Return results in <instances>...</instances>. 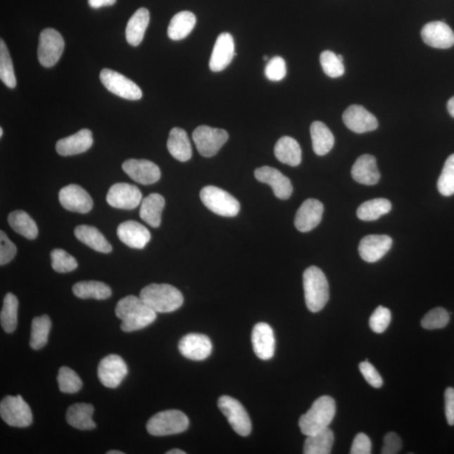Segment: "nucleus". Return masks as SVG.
Wrapping results in <instances>:
<instances>
[{"label": "nucleus", "instance_id": "9", "mask_svg": "<svg viewBox=\"0 0 454 454\" xmlns=\"http://www.w3.org/2000/svg\"><path fill=\"white\" fill-rule=\"evenodd\" d=\"M218 408L237 434L246 436L251 434L252 422L248 412L239 401L228 396H223L218 401Z\"/></svg>", "mask_w": 454, "mask_h": 454}, {"label": "nucleus", "instance_id": "53", "mask_svg": "<svg viewBox=\"0 0 454 454\" xmlns=\"http://www.w3.org/2000/svg\"><path fill=\"white\" fill-rule=\"evenodd\" d=\"M445 413L448 425H454V389L449 387L445 391Z\"/></svg>", "mask_w": 454, "mask_h": 454}, {"label": "nucleus", "instance_id": "34", "mask_svg": "<svg viewBox=\"0 0 454 454\" xmlns=\"http://www.w3.org/2000/svg\"><path fill=\"white\" fill-rule=\"evenodd\" d=\"M72 292L80 299L106 300L112 295L109 285L99 281H81L73 285Z\"/></svg>", "mask_w": 454, "mask_h": 454}, {"label": "nucleus", "instance_id": "18", "mask_svg": "<svg viewBox=\"0 0 454 454\" xmlns=\"http://www.w3.org/2000/svg\"><path fill=\"white\" fill-rule=\"evenodd\" d=\"M343 122L352 132L362 134L373 132L378 128V120L365 107L358 105L349 106L343 115Z\"/></svg>", "mask_w": 454, "mask_h": 454}, {"label": "nucleus", "instance_id": "51", "mask_svg": "<svg viewBox=\"0 0 454 454\" xmlns=\"http://www.w3.org/2000/svg\"><path fill=\"white\" fill-rule=\"evenodd\" d=\"M402 448V441L396 432H389L384 436V446L382 453L383 454H396L401 451Z\"/></svg>", "mask_w": 454, "mask_h": 454}, {"label": "nucleus", "instance_id": "20", "mask_svg": "<svg viewBox=\"0 0 454 454\" xmlns=\"http://www.w3.org/2000/svg\"><path fill=\"white\" fill-rule=\"evenodd\" d=\"M234 39L230 33L224 32L220 34L212 51L210 60V68L213 72L224 70L232 63L235 57Z\"/></svg>", "mask_w": 454, "mask_h": 454}, {"label": "nucleus", "instance_id": "7", "mask_svg": "<svg viewBox=\"0 0 454 454\" xmlns=\"http://www.w3.org/2000/svg\"><path fill=\"white\" fill-rule=\"evenodd\" d=\"M0 416L8 426L24 428L32 425V410L20 396L4 397L0 403Z\"/></svg>", "mask_w": 454, "mask_h": 454}, {"label": "nucleus", "instance_id": "59", "mask_svg": "<svg viewBox=\"0 0 454 454\" xmlns=\"http://www.w3.org/2000/svg\"><path fill=\"white\" fill-rule=\"evenodd\" d=\"M3 134H4L3 128H0V137H3Z\"/></svg>", "mask_w": 454, "mask_h": 454}, {"label": "nucleus", "instance_id": "17", "mask_svg": "<svg viewBox=\"0 0 454 454\" xmlns=\"http://www.w3.org/2000/svg\"><path fill=\"white\" fill-rule=\"evenodd\" d=\"M182 355L194 361H202L212 352V343L208 336L198 333H190L182 339L179 343Z\"/></svg>", "mask_w": 454, "mask_h": 454}, {"label": "nucleus", "instance_id": "13", "mask_svg": "<svg viewBox=\"0 0 454 454\" xmlns=\"http://www.w3.org/2000/svg\"><path fill=\"white\" fill-rule=\"evenodd\" d=\"M106 201L114 208L133 210L141 204L142 194L135 185L118 183L111 186L108 191Z\"/></svg>", "mask_w": 454, "mask_h": 454}, {"label": "nucleus", "instance_id": "36", "mask_svg": "<svg viewBox=\"0 0 454 454\" xmlns=\"http://www.w3.org/2000/svg\"><path fill=\"white\" fill-rule=\"evenodd\" d=\"M8 222L11 227L18 234L29 240L36 239L38 236V227L34 220L23 210L11 212L8 216Z\"/></svg>", "mask_w": 454, "mask_h": 454}, {"label": "nucleus", "instance_id": "10", "mask_svg": "<svg viewBox=\"0 0 454 454\" xmlns=\"http://www.w3.org/2000/svg\"><path fill=\"white\" fill-rule=\"evenodd\" d=\"M63 50L64 40L58 30L51 28L42 30L39 37L38 59L43 67H53Z\"/></svg>", "mask_w": 454, "mask_h": 454}, {"label": "nucleus", "instance_id": "4", "mask_svg": "<svg viewBox=\"0 0 454 454\" xmlns=\"http://www.w3.org/2000/svg\"><path fill=\"white\" fill-rule=\"evenodd\" d=\"M305 299L311 313L322 310L329 301V285L324 272L315 266L308 267L303 275Z\"/></svg>", "mask_w": 454, "mask_h": 454}, {"label": "nucleus", "instance_id": "19", "mask_svg": "<svg viewBox=\"0 0 454 454\" xmlns=\"http://www.w3.org/2000/svg\"><path fill=\"white\" fill-rule=\"evenodd\" d=\"M421 34L423 42L434 49H448L454 45L453 30L444 21L427 23Z\"/></svg>", "mask_w": 454, "mask_h": 454}, {"label": "nucleus", "instance_id": "42", "mask_svg": "<svg viewBox=\"0 0 454 454\" xmlns=\"http://www.w3.org/2000/svg\"><path fill=\"white\" fill-rule=\"evenodd\" d=\"M58 383L61 392L75 393L79 392L83 387V382L70 367H62L59 370Z\"/></svg>", "mask_w": 454, "mask_h": 454}, {"label": "nucleus", "instance_id": "44", "mask_svg": "<svg viewBox=\"0 0 454 454\" xmlns=\"http://www.w3.org/2000/svg\"><path fill=\"white\" fill-rule=\"evenodd\" d=\"M439 191L443 196L454 194V153L449 156L445 163L442 174L438 181Z\"/></svg>", "mask_w": 454, "mask_h": 454}, {"label": "nucleus", "instance_id": "37", "mask_svg": "<svg viewBox=\"0 0 454 454\" xmlns=\"http://www.w3.org/2000/svg\"><path fill=\"white\" fill-rule=\"evenodd\" d=\"M334 434L329 427L317 434L307 436L304 445L305 454H329L334 443Z\"/></svg>", "mask_w": 454, "mask_h": 454}, {"label": "nucleus", "instance_id": "3", "mask_svg": "<svg viewBox=\"0 0 454 454\" xmlns=\"http://www.w3.org/2000/svg\"><path fill=\"white\" fill-rule=\"evenodd\" d=\"M336 414L335 401L331 396L318 398L305 415L301 417L299 427L303 434H317L329 427Z\"/></svg>", "mask_w": 454, "mask_h": 454}, {"label": "nucleus", "instance_id": "40", "mask_svg": "<svg viewBox=\"0 0 454 454\" xmlns=\"http://www.w3.org/2000/svg\"><path fill=\"white\" fill-rule=\"evenodd\" d=\"M51 322L49 315H44L33 319L30 332V346L34 350L44 348L49 341Z\"/></svg>", "mask_w": 454, "mask_h": 454}, {"label": "nucleus", "instance_id": "30", "mask_svg": "<svg viewBox=\"0 0 454 454\" xmlns=\"http://www.w3.org/2000/svg\"><path fill=\"white\" fill-rule=\"evenodd\" d=\"M149 21L150 14L146 8H141L134 13L125 29V37L130 45L137 46L141 44Z\"/></svg>", "mask_w": 454, "mask_h": 454}, {"label": "nucleus", "instance_id": "31", "mask_svg": "<svg viewBox=\"0 0 454 454\" xmlns=\"http://www.w3.org/2000/svg\"><path fill=\"white\" fill-rule=\"evenodd\" d=\"M275 154L280 163L291 167L300 165L301 163V146L292 137H281L275 146Z\"/></svg>", "mask_w": 454, "mask_h": 454}, {"label": "nucleus", "instance_id": "24", "mask_svg": "<svg viewBox=\"0 0 454 454\" xmlns=\"http://www.w3.org/2000/svg\"><path fill=\"white\" fill-rule=\"evenodd\" d=\"M254 353L262 360H269L275 355V339L274 331L269 324L258 323L252 334Z\"/></svg>", "mask_w": 454, "mask_h": 454}, {"label": "nucleus", "instance_id": "2", "mask_svg": "<svg viewBox=\"0 0 454 454\" xmlns=\"http://www.w3.org/2000/svg\"><path fill=\"white\" fill-rule=\"evenodd\" d=\"M140 297L157 313H170L180 308L184 296L178 289L167 284H151L141 289Z\"/></svg>", "mask_w": 454, "mask_h": 454}, {"label": "nucleus", "instance_id": "5", "mask_svg": "<svg viewBox=\"0 0 454 454\" xmlns=\"http://www.w3.org/2000/svg\"><path fill=\"white\" fill-rule=\"evenodd\" d=\"M189 418L178 410H168L151 417L146 424L149 434L163 436L181 434L188 429Z\"/></svg>", "mask_w": 454, "mask_h": 454}, {"label": "nucleus", "instance_id": "35", "mask_svg": "<svg viewBox=\"0 0 454 454\" xmlns=\"http://www.w3.org/2000/svg\"><path fill=\"white\" fill-rule=\"evenodd\" d=\"M196 24V17L192 12L181 11L172 17L168 28V34L172 40L179 41L191 33Z\"/></svg>", "mask_w": 454, "mask_h": 454}, {"label": "nucleus", "instance_id": "27", "mask_svg": "<svg viewBox=\"0 0 454 454\" xmlns=\"http://www.w3.org/2000/svg\"><path fill=\"white\" fill-rule=\"evenodd\" d=\"M168 150L179 162H187L192 157V146L184 130L172 128L167 142Z\"/></svg>", "mask_w": 454, "mask_h": 454}, {"label": "nucleus", "instance_id": "46", "mask_svg": "<svg viewBox=\"0 0 454 454\" xmlns=\"http://www.w3.org/2000/svg\"><path fill=\"white\" fill-rule=\"evenodd\" d=\"M320 61H321L324 72L328 77L335 79V77H339L344 75L345 68L343 63L341 62L337 55L332 53V51H324L321 54Z\"/></svg>", "mask_w": 454, "mask_h": 454}, {"label": "nucleus", "instance_id": "16", "mask_svg": "<svg viewBox=\"0 0 454 454\" xmlns=\"http://www.w3.org/2000/svg\"><path fill=\"white\" fill-rule=\"evenodd\" d=\"M122 168L130 178L141 184H153L161 178L158 166L149 160L128 159L123 163Z\"/></svg>", "mask_w": 454, "mask_h": 454}, {"label": "nucleus", "instance_id": "57", "mask_svg": "<svg viewBox=\"0 0 454 454\" xmlns=\"http://www.w3.org/2000/svg\"><path fill=\"white\" fill-rule=\"evenodd\" d=\"M107 454H124V453L118 450H111L107 452Z\"/></svg>", "mask_w": 454, "mask_h": 454}, {"label": "nucleus", "instance_id": "43", "mask_svg": "<svg viewBox=\"0 0 454 454\" xmlns=\"http://www.w3.org/2000/svg\"><path fill=\"white\" fill-rule=\"evenodd\" d=\"M51 267L59 274L75 270L77 267V262L75 257L69 254L63 249H54L51 253Z\"/></svg>", "mask_w": 454, "mask_h": 454}, {"label": "nucleus", "instance_id": "56", "mask_svg": "<svg viewBox=\"0 0 454 454\" xmlns=\"http://www.w3.org/2000/svg\"><path fill=\"white\" fill-rule=\"evenodd\" d=\"M167 454H186V452L180 450V449H172V450L167 452Z\"/></svg>", "mask_w": 454, "mask_h": 454}, {"label": "nucleus", "instance_id": "28", "mask_svg": "<svg viewBox=\"0 0 454 454\" xmlns=\"http://www.w3.org/2000/svg\"><path fill=\"white\" fill-rule=\"evenodd\" d=\"M94 408L87 403L73 404L68 409L66 420L69 425L76 429L86 431L93 430L96 427L92 419Z\"/></svg>", "mask_w": 454, "mask_h": 454}, {"label": "nucleus", "instance_id": "41", "mask_svg": "<svg viewBox=\"0 0 454 454\" xmlns=\"http://www.w3.org/2000/svg\"><path fill=\"white\" fill-rule=\"evenodd\" d=\"M0 79L8 88L14 89L16 86L14 67L6 43L3 40L0 41Z\"/></svg>", "mask_w": 454, "mask_h": 454}, {"label": "nucleus", "instance_id": "25", "mask_svg": "<svg viewBox=\"0 0 454 454\" xmlns=\"http://www.w3.org/2000/svg\"><path fill=\"white\" fill-rule=\"evenodd\" d=\"M93 142L92 132L88 129H83L70 137L59 140L56 145V150L63 157L75 156L87 151L92 146Z\"/></svg>", "mask_w": 454, "mask_h": 454}, {"label": "nucleus", "instance_id": "32", "mask_svg": "<svg viewBox=\"0 0 454 454\" xmlns=\"http://www.w3.org/2000/svg\"><path fill=\"white\" fill-rule=\"evenodd\" d=\"M75 234L81 242L99 253H110L112 251L110 242L96 227L82 225L75 228Z\"/></svg>", "mask_w": 454, "mask_h": 454}, {"label": "nucleus", "instance_id": "23", "mask_svg": "<svg viewBox=\"0 0 454 454\" xmlns=\"http://www.w3.org/2000/svg\"><path fill=\"white\" fill-rule=\"evenodd\" d=\"M119 239L129 248L144 249L151 240V233L144 225L136 220H127L118 228Z\"/></svg>", "mask_w": 454, "mask_h": 454}, {"label": "nucleus", "instance_id": "14", "mask_svg": "<svg viewBox=\"0 0 454 454\" xmlns=\"http://www.w3.org/2000/svg\"><path fill=\"white\" fill-rule=\"evenodd\" d=\"M58 197L60 204L69 211L87 214L93 208L92 198L80 185L70 184L63 187L60 190Z\"/></svg>", "mask_w": 454, "mask_h": 454}, {"label": "nucleus", "instance_id": "54", "mask_svg": "<svg viewBox=\"0 0 454 454\" xmlns=\"http://www.w3.org/2000/svg\"><path fill=\"white\" fill-rule=\"evenodd\" d=\"M116 0H89V6L94 8L113 6Z\"/></svg>", "mask_w": 454, "mask_h": 454}, {"label": "nucleus", "instance_id": "8", "mask_svg": "<svg viewBox=\"0 0 454 454\" xmlns=\"http://www.w3.org/2000/svg\"><path fill=\"white\" fill-rule=\"evenodd\" d=\"M196 149L203 157H213L228 141L229 135L223 129L201 125L192 134Z\"/></svg>", "mask_w": 454, "mask_h": 454}, {"label": "nucleus", "instance_id": "15", "mask_svg": "<svg viewBox=\"0 0 454 454\" xmlns=\"http://www.w3.org/2000/svg\"><path fill=\"white\" fill-rule=\"evenodd\" d=\"M255 178L260 183L270 186L275 196L280 200H288L293 193L291 180L275 168L263 166L254 172Z\"/></svg>", "mask_w": 454, "mask_h": 454}, {"label": "nucleus", "instance_id": "1", "mask_svg": "<svg viewBox=\"0 0 454 454\" xmlns=\"http://www.w3.org/2000/svg\"><path fill=\"white\" fill-rule=\"evenodd\" d=\"M115 315L122 321L120 328L125 332L144 329L157 318V313L151 310L141 297L128 296L116 305Z\"/></svg>", "mask_w": 454, "mask_h": 454}, {"label": "nucleus", "instance_id": "29", "mask_svg": "<svg viewBox=\"0 0 454 454\" xmlns=\"http://www.w3.org/2000/svg\"><path fill=\"white\" fill-rule=\"evenodd\" d=\"M165 200L159 194H151L141 201L140 217L150 227L158 228L161 225L162 213Z\"/></svg>", "mask_w": 454, "mask_h": 454}, {"label": "nucleus", "instance_id": "21", "mask_svg": "<svg viewBox=\"0 0 454 454\" xmlns=\"http://www.w3.org/2000/svg\"><path fill=\"white\" fill-rule=\"evenodd\" d=\"M324 206L315 198L306 200L298 210L295 226L298 231L308 232L313 230L322 222Z\"/></svg>", "mask_w": 454, "mask_h": 454}, {"label": "nucleus", "instance_id": "60", "mask_svg": "<svg viewBox=\"0 0 454 454\" xmlns=\"http://www.w3.org/2000/svg\"><path fill=\"white\" fill-rule=\"evenodd\" d=\"M263 60L267 61L269 60V58H267V56H263Z\"/></svg>", "mask_w": 454, "mask_h": 454}, {"label": "nucleus", "instance_id": "33", "mask_svg": "<svg viewBox=\"0 0 454 454\" xmlns=\"http://www.w3.org/2000/svg\"><path fill=\"white\" fill-rule=\"evenodd\" d=\"M310 136L315 153L324 156L329 153L335 144V138L330 129L321 121H315L310 125Z\"/></svg>", "mask_w": 454, "mask_h": 454}, {"label": "nucleus", "instance_id": "50", "mask_svg": "<svg viewBox=\"0 0 454 454\" xmlns=\"http://www.w3.org/2000/svg\"><path fill=\"white\" fill-rule=\"evenodd\" d=\"M360 370L366 382L374 388L379 389L383 386V379L379 372L370 362L366 360L360 365Z\"/></svg>", "mask_w": 454, "mask_h": 454}, {"label": "nucleus", "instance_id": "48", "mask_svg": "<svg viewBox=\"0 0 454 454\" xmlns=\"http://www.w3.org/2000/svg\"><path fill=\"white\" fill-rule=\"evenodd\" d=\"M287 68L285 61L281 57H275L270 60L265 68V75L270 81L278 82L286 76Z\"/></svg>", "mask_w": 454, "mask_h": 454}, {"label": "nucleus", "instance_id": "11", "mask_svg": "<svg viewBox=\"0 0 454 454\" xmlns=\"http://www.w3.org/2000/svg\"><path fill=\"white\" fill-rule=\"evenodd\" d=\"M102 84L110 92L129 101L141 99L142 92L138 85L120 73L105 68L99 75Z\"/></svg>", "mask_w": 454, "mask_h": 454}, {"label": "nucleus", "instance_id": "38", "mask_svg": "<svg viewBox=\"0 0 454 454\" xmlns=\"http://www.w3.org/2000/svg\"><path fill=\"white\" fill-rule=\"evenodd\" d=\"M392 206L386 198H374L367 201L358 207V217L365 222H373L386 215L391 210Z\"/></svg>", "mask_w": 454, "mask_h": 454}, {"label": "nucleus", "instance_id": "6", "mask_svg": "<svg viewBox=\"0 0 454 454\" xmlns=\"http://www.w3.org/2000/svg\"><path fill=\"white\" fill-rule=\"evenodd\" d=\"M200 196L203 204L213 213L224 217H234L240 211V203L231 194L215 186H206Z\"/></svg>", "mask_w": 454, "mask_h": 454}, {"label": "nucleus", "instance_id": "58", "mask_svg": "<svg viewBox=\"0 0 454 454\" xmlns=\"http://www.w3.org/2000/svg\"><path fill=\"white\" fill-rule=\"evenodd\" d=\"M337 57H339V59L341 61V62L343 63V57L341 55H337Z\"/></svg>", "mask_w": 454, "mask_h": 454}, {"label": "nucleus", "instance_id": "52", "mask_svg": "<svg viewBox=\"0 0 454 454\" xmlns=\"http://www.w3.org/2000/svg\"><path fill=\"white\" fill-rule=\"evenodd\" d=\"M371 447L372 444L369 436L365 434H358L353 440L350 453L370 454Z\"/></svg>", "mask_w": 454, "mask_h": 454}, {"label": "nucleus", "instance_id": "39", "mask_svg": "<svg viewBox=\"0 0 454 454\" xmlns=\"http://www.w3.org/2000/svg\"><path fill=\"white\" fill-rule=\"evenodd\" d=\"M19 301L12 293H8L4 296L0 321L1 327L6 333L14 332L18 322Z\"/></svg>", "mask_w": 454, "mask_h": 454}, {"label": "nucleus", "instance_id": "55", "mask_svg": "<svg viewBox=\"0 0 454 454\" xmlns=\"http://www.w3.org/2000/svg\"><path fill=\"white\" fill-rule=\"evenodd\" d=\"M448 111L449 114L454 118V96L449 99L448 102Z\"/></svg>", "mask_w": 454, "mask_h": 454}, {"label": "nucleus", "instance_id": "47", "mask_svg": "<svg viewBox=\"0 0 454 454\" xmlns=\"http://www.w3.org/2000/svg\"><path fill=\"white\" fill-rule=\"evenodd\" d=\"M391 322V310L384 306H379L370 319V327L376 333H383Z\"/></svg>", "mask_w": 454, "mask_h": 454}, {"label": "nucleus", "instance_id": "49", "mask_svg": "<svg viewBox=\"0 0 454 454\" xmlns=\"http://www.w3.org/2000/svg\"><path fill=\"white\" fill-rule=\"evenodd\" d=\"M16 246L8 239L6 232H0V265L1 266L11 263L15 257Z\"/></svg>", "mask_w": 454, "mask_h": 454}, {"label": "nucleus", "instance_id": "22", "mask_svg": "<svg viewBox=\"0 0 454 454\" xmlns=\"http://www.w3.org/2000/svg\"><path fill=\"white\" fill-rule=\"evenodd\" d=\"M393 241L387 235H370L360 241L358 252L367 263L378 262L391 250Z\"/></svg>", "mask_w": 454, "mask_h": 454}, {"label": "nucleus", "instance_id": "45", "mask_svg": "<svg viewBox=\"0 0 454 454\" xmlns=\"http://www.w3.org/2000/svg\"><path fill=\"white\" fill-rule=\"evenodd\" d=\"M450 321V314L443 308L432 309L422 320V327L427 330L442 329Z\"/></svg>", "mask_w": 454, "mask_h": 454}, {"label": "nucleus", "instance_id": "26", "mask_svg": "<svg viewBox=\"0 0 454 454\" xmlns=\"http://www.w3.org/2000/svg\"><path fill=\"white\" fill-rule=\"evenodd\" d=\"M353 179L365 185H375L380 179V172L374 156L362 155L356 160L352 168Z\"/></svg>", "mask_w": 454, "mask_h": 454}, {"label": "nucleus", "instance_id": "12", "mask_svg": "<svg viewBox=\"0 0 454 454\" xmlns=\"http://www.w3.org/2000/svg\"><path fill=\"white\" fill-rule=\"evenodd\" d=\"M127 373V363L122 358L116 354H111L103 358L98 367L99 382L107 388H118Z\"/></svg>", "mask_w": 454, "mask_h": 454}]
</instances>
